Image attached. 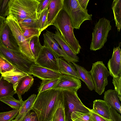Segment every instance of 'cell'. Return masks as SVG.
Instances as JSON below:
<instances>
[{
  "label": "cell",
  "mask_w": 121,
  "mask_h": 121,
  "mask_svg": "<svg viewBox=\"0 0 121 121\" xmlns=\"http://www.w3.org/2000/svg\"><path fill=\"white\" fill-rule=\"evenodd\" d=\"M72 63L71 62H68L63 58H59V72L63 74L70 75L80 79L75 67Z\"/></svg>",
  "instance_id": "7402d4cb"
},
{
  "label": "cell",
  "mask_w": 121,
  "mask_h": 121,
  "mask_svg": "<svg viewBox=\"0 0 121 121\" xmlns=\"http://www.w3.org/2000/svg\"><path fill=\"white\" fill-rule=\"evenodd\" d=\"M36 97V95L34 94L24 101L18 114L14 119L15 121H22L27 113L32 110V107Z\"/></svg>",
  "instance_id": "603a6c76"
},
{
  "label": "cell",
  "mask_w": 121,
  "mask_h": 121,
  "mask_svg": "<svg viewBox=\"0 0 121 121\" xmlns=\"http://www.w3.org/2000/svg\"><path fill=\"white\" fill-rule=\"evenodd\" d=\"M53 33L46 30L43 35L44 45L43 46L49 48L58 58L65 57V54L56 40L54 39Z\"/></svg>",
  "instance_id": "2e32d148"
},
{
  "label": "cell",
  "mask_w": 121,
  "mask_h": 121,
  "mask_svg": "<svg viewBox=\"0 0 121 121\" xmlns=\"http://www.w3.org/2000/svg\"><path fill=\"white\" fill-rule=\"evenodd\" d=\"M58 58L49 48L43 46L35 62L36 65L59 72Z\"/></svg>",
  "instance_id": "30bf717a"
},
{
  "label": "cell",
  "mask_w": 121,
  "mask_h": 121,
  "mask_svg": "<svg viewBox=\"0 0 121 121\" xmlns=\"http://www.w3.org/2000/svg\"><path fill=\"white\" fill-rule=\"evenodd\" d=\"M111 107L104 100L96 99L93 101L92 109L103 117L111 120L110 110Z\"/></svg>",
  "instance_id": "44dd1931"
},
{
  "label": "cell",
  "mask_w": 121,
  "mask_h": 121,
  "mask_svg": "<svg viewBox=\"0 0 121 121\" xmlns=\"http://www.w3.org/2000/svg\"><path fill=\"white\" fill-rule=\"evenodd\" d=\"M6 18L0 16V35L3 27L6 23Z\"/></svg>",
  "instance_id": "ee69618b"
},
{
  "label": "cell",
  "mask_w": 121,
  "mask_h": 121,
  "mask_svg": "<svg viewBox=\"0 0 121 121\" xmlns=\"http://www.w3.org/2000/svg\"><path fill=\"white\" fill-rule=\"evenodd\" d=\"M62 92L50 89L38 93L32 110L36 114L38 121L52 120Z\"/></svg>",
  "instance_id": "6da1fadb"
},
{
  "label": "cell",
  "mask_w": 121,
  "mask_h": 121,
  "mask_svg": "<svg viewBox=\"0 0 121 121\" xmlns=\"http://www.w3.org/2000/svg\"><path fill=\"white\" fill-rule=\"evenodd\" d=\"M77 92L74 90L62 91L66 121H72L70 116L73 112L90 113V109L82 103L78 96Z\"/></svg>",
  "instance_id": "52a82bcc"
},
{
  "label": "cell",
  "mask_w": 121,
  "mask_h": 121,
  "mask_svg": "<svg viewBox=\"0 0 121 121\" xmlns=\"http://www.w3.org/2000/svg\"><path fill=\"white\" fill-rule=\"evenodd\" d=\"M34 81V79L31 75L28 74L20 79L15 90V94H17L19 99H22V95L29 90Z\"/></svg>",
  "instance_id": "e0dca14e"
},
{
  "label": "cell",
  "mask_w": 121,
  "mask_h": 121,
  "mask_svg": "<svg viewBox=\"0 0 121 121\" xmlns=\"http://www.w3.org/2000/svg\"><path fill=\"white\" fill-rule=\"evenodd\" d=\"M72 121H93L90 113H85L74 112L71 115Z\"/></svg>",
  "instance_id": "e575fe53"
},
{
  "label": "cell",
  "mask_w": 121,
  "mask_h": 121,
  "mask_svg": "<svg viewBox=\"0 0 121 121\" xmlns=\"http://www.w3.org/2000/svg\"><path fill=\"white\" fill-rule=\"evenodd\" d=\"M19 23L23 35L27 40H30L35 36H39L41 34L38 28L27 27Z\"/></svg>",
  "instance_id": "f1b7e54d"
},
{
  "label": "cell",
  "mask_w": 121,
  "mask_h": 121,
  "mask_svg": "<svg viewBox=\"0 0 121 121\" xmlns=\"http://www.w3.org/2000/svg\"><path fill=\"white\" fill-rule=\"evenodd\" d=\"M112 27L109 20L104 17L99 19L95 24L92 33L90 47L91 50L96 51L103 47L107 41L108 33Z\"/></svg>",
  "instance_id": "8992f818"
},
{
  "label": "cell",
  "mask_w": 121,
  "mask_h": 121,
  "mask_svg": "<svg viewBox=\"0 0 121 121\" xmlns=\"http://www.w3.org/2000/svg\"><path fill=\"white\" fill-rule=\"evenodd\" d=\"M2 0H0V5L1 3L2 2Z\"/></svg>",
  "instance_id": "f6af8a7d"
},
{
  "label": "cell",
  "mask_w": 121,
  "mask_h": 121,
  "mask_svg": "<svg viewBox=\"0 0 121 121\" xmlns=\"http://www.w3.org/2000/svg\"><path fill=\"white\" fill-rule=\"evenodd\" d=\"M12 121H15L14 119H13V120H12Z\"/></svg>",
  "instance_id": "bcb514c9"
},
{
  "label": "cell",
  "mask_w": 121,
  "mask_h": 121,
  "mask_svg": "<svg viewBox=\"0 0 121 121\" xmlns=\"http://www.w3.org/2000/svg\"><path fill=\"white\" fill-rule=\"evenodd\" d=\"M48 8L44 10L40 13L37 14V26L41 34L42 31L48 27Z\"/></svg>",
  "instance_id": "83f0119b"
},
{
  "label": "cell",
  "mask_w": 121,
  "mask_h": 121,
  "mask_svg": "<svg viewBox=\"0 0 121 121\" xmlns=\"http://www.w3.org/2000/svg\"><path fill=\"white\" fill-rule=\"evenodd\" d=\"M110 110L112 121H121V116L120 114L111 107Z\"/></svg>",
  "instance_id": "60d3db41"
},
{
  "label": "cell",
  "mask_w": 121,
  "mask_h": 121,
  "mask_svg": "<svg viewBox=\"0 0 121 121\" xmlns=\"http://www.w3.org/2000/svg\"><path fill=\"white\" fill-rule=\"evenodd\" d=\"M9 0H3L0 5V16L5 18L9 15Z\"/></svg>",
  "instance_id": "d590c367"
},
{
  "label": "cell",
  "mask_w": 121,
  "mask_h": 121,
  "mask_svg": "<svg viewBox=\"0 0 121 121\" xmlns=\"http://www.w3.org/2000/svg\"><path fill=\"white\" fill-rule=\"evenodd\" d=\"M6 23L11 30L17 43L20 51L32 60L35 61V59L30 50V40L26 39L22 34L17 19L9 15L6 18Z\"/></svg>",
  "instance_id": "ba28073f"
},
{
  "label": "cell",
  "mask_w": 121,
  "mask_h": 121,
  "mask_svg": "<svg viewBox=\"0 0 121 121\" xmlns=\"http://www.w3.org/2000/svg\"><path fill=\"white\" fill-rule=\"evenodd\" d=\"M116 26L120 32L121 26V0H114L112 5Z\"/></svg>",
  "instance_id": "4316f807"
},
{
  "label": "cell",
  "mask_w": 121,
  "mask_h": 121,
  "mask_svg": "<svg viewBox=\"0 0 121 121\" xmlns=\"http://www.w3.org/2000/svg\"><path fill=\"white\" fill-rule=\"evenodd\" d=\"M121 75L115 78H113L112 83L114 86V90L117 94L119 100L121 101Z\"/></svg>",
  "instance_id": "8d00e7d4"
},
{
  "label": "cell",
  "mask_w": 121,
  "mask_h": 121,
  "mask_svg": "<svg viewBox=\"0 0 121 121\" xmlns=\"http://www.w3.org/2000/svg\"><path fill=\"white\" fill-rule=\"evenodd\" d=\"M30 72L31 75L42 80L59 78L63 75L59 72L42 67L35 64L32 66Z\"/></svg>",
  "instance_id": "5bb4252c"
},
{
  "label": "cell",
  "mask_w": 121,
  "mask_h": 121,
  "mask_svg": "<svg viewBox=\"0 0 121 121\" xmlns=\"http://www.w3.org/2000/svg\"><path fill=\"white\" fill-rule=\"evenodd\" d=\"M56 29L55 33H53V37L65 54V57L63 58L68 62L71 63H76L79 61L78 57L68 46L59 30L56 28Z\"/></svg>",
  "instance_id": "4fadbf2b"
},
{
  "label": "cell",
  "mask_w": 121,
  "mask_h": 121,
  "mask_svg": "<svg viewBox=\"0 0 121 121\" xmlns=\"http://www.w3.org/2000/svg\"><path fill=\"white\" fill-rule=\"evenodd\" d=\"M38 0H9V15L16 18L19 23L27 19L37 20Z\"/></svg>",
  "instance_id": "3957f363"
},
{
  "label": "cell",
  "mask_w": 121,
  "mask_h": 121,
  "mask_svg": "<svg viewBox=\"0 0 121 121\" xmlns=\"http://www.w3.org/2000/svg\"><path fill=\"white\" fill-rule=\"evenodd\" d=\"M63 0H51L48 15V26L52 25L57 15L63 8Z\"/></svg>",
  "instance_id": "d6986e66"
},
{
  "label": "cell",
  "mask_w": 121,
  "mask_h": 121,
  "mask_svg": "<svg viewBox=\"0 0 121 121\" xmlns=\"http://www.w3.org/2000/svg\"><path fill=\"white\" fill-rule=\"evenodd\" d=\"M0 40L3 45L8 48L20 51L16 39L6 23L2 29L0 35Z\"/></svg>",
  "instance_id": "9a60e30c"
},
{
  "label": "cell",
  "mask_w": 121,
  "mask_h": 121,
  "mask_svg": "<svg viewBox=\"0 0 121 121\" xmlns=\"http://www.w3.org/2000/svg\"><path fill=\"white\" fill-rule=\"evenodd\" d=\"M104 99L111 107L121 113V104L117 94L114 90L109 89L105 91L104 93Z\"/></svg>",
  "instance_id": "ac0fdd59"
},
{
  "label": "cell",
  "mask_w": 121,
  "mask_h": 121,
  "mask_svg": "<svg viewBox=\"0 0 121 121\" xmlns=\"http://www.w3.org/2000/svg\"><path fill=\"white\" fill-rule=\"evenodd\" d=\"M63 9L69 16L73 29H79L84 21L92 20V15L80 6L78 0H63Z\"/></svg>",
  "instance_id": "5b68a950"
},
{
  "label": "cell",
  "mask_w": 121,
  "mask_h": 121,
  "mask_svg": "<svg viewBox=\"0 0 121 121\" xmlns=\"http://www.w3.org/2000/svg\"><path fill=\"white\" fill-rule=\"evenodd\" d=\"M121 43L116 47H114L112 58L108 63L109 75L113 78L121 75Z\"/></svg>",
  "instance_id": "7c38bea8"
},
{
  "label": "cell",
  "mask_w": 121,
  "mask_h": 121,
  "mask_svg": "<svg viewBox=\"0 0 121 121\" xmlns=\"http://www.w3.org/2000/svg\"><path fill=\"white\" fill-rule=\"evenodd\" d=\"M59 78L42 80L38 90V93L51 89L57 83Z\"/></svg>",
  "instance_id": "836d02e7"
},
{
  "label": "cell",
  "mask_w": 121,
  "mask_h": 121,
  "mask_svg": "<svg viewBox=\"0 0 121 121\" xmlns=\"http://www.w3.org/2000/svg\"><path fill=\"white\" fill-rule=\"evenodd\" d=\"M72 63L75 67L80 80L85 83L90 91L94 89V84L90 71L75 63Z\"/></svg>",
  "instance_id": "ffe728a7"
},
{
  "label": "cell",
  "mask_w": 121,
  "mask_h": 121,
  "mask_svg": "<svg viewBox=\"0 0 121 121\" xmlns=\"http://www.w3.org/2000/svg\"><path fill=\"white\" fill-rule=\"evenodd\" d=\"M19 23L27 27L38 28L37 20L27 19L23 20Z\"/></svg>",
  "instance_id": "f35d334b"
},
{
  "label": "cell",
  "mask_w": 121,
  "mask_h": 121,
  "mask_svg": "<svg viewBox=\"0 0 121 121\" xmlns=\"http://www.w3.org/2000/svg\"><path fill=\"white\" fill-rule=\"evenodd\" d=\"M52 121V120H50V121Z\"/></svg>",
  "instance_id": "7dc6e473"
},
{
  "label": "cell",
  "mask_w": 121,
  "mask_h": 121,
  "mask_svg": "<svg viewBox=\"0 0 121 121\" xmlns=\"http://www.w3.org/2000/svg\"><path fill=\"white\" fill-rule=\"evenodd\" d=\"M20 109L0 112V121H12L15 118L18 114Z\"/></svg>",
  "instance_id": "d6a6232c"
},
{
  "label": "cell",
  "mask_w": 121,
  "mask_h": 121,
  "mask_svg": "<svg viewBox=\"0 0 121 121\" xmlns=\"http://www.w3.org/2000/svg\"><path fill=\"white\" fill-rule=\"evenodd\" d=\"M90 114L93 121H112L98 114L92 109H90Z\"/></svg>",
  "instance_id": "ab89813d"
},
{
  "label": "cell",
  "mask_w": 121,
  "mask_h": 121,
  "mask_svg": "<svg viewBox=\"0 0 121 121\" xmlns=\"http://www.w3.org/2000/svg\"><path fill=\"white\" fill-rule=\"evenodd\" d=\"M52 121H66L62 91L56 108L53 116Z\"/></svg>",
  "instance_id": "484cf974"
},
{
  "label": "cell",
  "mask_w": 121,
  "mask_h": 121,
  "mask_svg": "<svg viewBox=\"0 0 121 121\" xmlns=\"http://www.w3.org/2000/svg\"><path fill=\"white\" fill-rule=\"evenodd\" d=\"M81 87V82L79 79L70 75L63 74L59 78L56 84L51 89L77 91Z\"/></svg>",
  "instance_id": "8fae6325"
},
{
  "label": "cell",
  "mask_w": 121,
  "mask_h": 121,
  "mask_svg": "<svg viewBox=\"0 0 121 121\" xmlns=\"http://www.w3.org/2000/svg\"><path fill=\"white\" fill-rule=\"evenodd\" d=\"M0 54L18 69L28 74L31 75L30 69L32 66L35 64V61L20 51L8 48L0 40Z\"/></svg>",
  "instance_id": "277c9868"
},
{
  "label": "cell",
  "mask_w": 121,
  "mask_h": 121,
  "mask_svg": "<svg viewBox=\"0 0 121 121\" xmlns=\"http://www.w3.org/2000/svg\"><path fill=\"white\" fill-rule=\"evenodd\" d=\"M52 25L59 31L68 46L76 55L78 54L81 47L76 39L69 16L62 9L55 19Z\"/></svg>",
  "instance_id": "7a4b0ae2"
},
{
  "label": "cell",
  "mask_w": 121,
  "mask_h": 121,
  "mask_svg": "<svg viewBox=\"0 0 121 121\" xmlns=\"http://www.w3.org/2000/svg\"><path fill=\"white\" fill-rule=\"evenodd\" d=\"M39 3L38 4L37 9V14L40 13L43 11L48 8L51 0H38Z\"/></svg>",
  "instance_id": "74e56055"
},
{
  "label": "cell",
  "mask_w": 121,
  "mask_h": 121,
  "mask_svg": "<svg viewBox=\"0 0 121 121\" xmlns=\"http://www.w3.org/2000/svg\"><path fill=\"white\" fill-rule=\"evenodd\" d=\"M93 82L95 91L101 95L108 84L107 78L109 73L103 61H98L92 64L90 71Z\"/></svg>",
  "instance_id": "9c48e42d"
},
{
  "label": "cell",
  "mask_w": 121,
  "mask_h": 121,
  "mask_svg": "<svg viewBox=\"0 0 121 121\" xmlns=\"http://www.w3.org/2000/svg\"><path fill=\"white\" fill-rule=\"evenodd\" d=\"M0 101L8 105L13 109H20L24 102L22 98L18 100L13 96L2 98L0 99Z\"/></svg>",
  "instance_id": "4dcf8cb0"
},
{
  "label": "cell",
  "mask_w": 121,
  "mask_h": 121,
  "mask_svg": "<svg viewBox=\"0 0 121 121\" xmlns=\"http://www.w3.org/2000/svg\"><path fill=\"white\" fill-rule=\"evenodd\" d=\"M37 116L34 112H28L25 117L22 121H37Z\"/></svg>",
  "instance_id": "b9f144b4"
},
{
  "label": "cell",
  "mask_w": 121,
  "mask_h": 121,
  "mask_svg": "<svg viewBox=\"0 0 121 121\" xmlns=\"http://www.w3.org/2000/svg\"><path fill=\"white\" fill-rule=\"evenodd\" d=\"M89 0H78L80 6L83 9H86Z\"/></svg>",
  "instance_id": "7bdbcfd3"
},
{
  "label": "cell",
  "mask_w": 121,
  "mask_h": 121,
  "mask_svg": "<svg viewBox=\"0 0 121 121\" xmlns=\"http://www.w3.org/2000/svg\"><path fill=\"white\" fill-rule=\"evenodd\" d=\"M1 74L5 79L13 84L15 90L20 79L28 74L18 69L12 70Z\"/></svg>",
  "instance_id": "d4e9b609"
},
{
  "label": "cell",
  "mask_w": 121,
  "mask_h": 121,
  "mask_svg": "<svg viewBox=\"0 0 121 121\" xmlns=\"http://www.w3.org/2000/svg\"><path fill=\"white\" fill-rule=\"evenodd\" d=\"M15 94L13 84L5 79L1 75L0 76V99L13 96Z\"/></svg>",
  "instance_id": "cb8c5ba5"
},
{
  "label": "cell",
  "mask_w": 121,
  "mask_h": 121,
  "mask_svg": "<svg viewBox=\"0 0 121 121\" xmlns=\"http://www.w3.org/2000/svg\"><path fill=\"white\" fill-rule=\"evenodd\" d=\"M29 44L31 51L36 60L43 47L40 43L39 36L32 37L30 41Z\"/></svg>",
  "instance_id": "f546056e"
},
{
  "label": "cell",
  "mask_w": 121,
  "mask_h": 121,
  "mask_svg": "<svg viewBox=\"0 0 121 121\" xmlns=\"http://www.w3.org/2000/svg\"><path fill=\"white\" fill-rule=\"evenodd\" d=\"M18 69L0 54V73Z\"/></svg>",
  "instance_id": "1f68e13d"
}]
</instances>
